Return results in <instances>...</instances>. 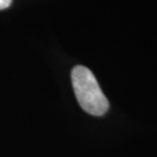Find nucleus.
Instances as JSON below:
<instances>
[{"instance_id": "nucleus-1", "label": "nucleus", "mask_w": 157, "mask_h": 157, "mask_svg": "<svg viewBox=\"0 0 157 157\" xmlns=\"http://www.w3.org/2000/svg\"><path fill=\"white\" fill-rule=\"evenodd\" d=\"M71 80L79 105L86 113L101 117L109 111V103L93 73L84 66H75Z\"/></svg>"}, {"instance_id": "nucleus-2", "label": "nucleus", "mask_w": 157, "mask_h": 157, "mask_svg": "<svg viewBox=\"0 0 157 157\" xmlns=\"http://www.w3.org/2000/svg\"><path fill=\"white\" fill-rule=\"evenodd\" d=\"M11 1L12 0H0V10L7 8L11 4Z\"/></svg>"}]
</instances>
